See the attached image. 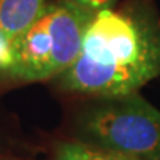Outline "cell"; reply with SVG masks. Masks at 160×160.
Masks as SVG:
<instances>
[{"mask_svg":"<svg viewBox=\"0 0 160 160\" xmlns=\"http://www.w3.org/2000/svg\"><path fill=\"white\" fill-rule=\"evenodd\" d=\"M160 77V31L111 11L97 12L74 64L58 76L64 89L99 98L123 97Z\"/></svg>","mask_w":160,"mask_h":160,"instance_id":"1","label":"cell"},{"mask_svg":"<svg viewBox=\"0 0 160 160\" xmlns=\"http://www.w3.org/2000/svg\"><path fill=\"white\" fill-rule=\"evenodd\" d=\"M93 15L73 0L46 3L34 22L11 42V64L5 74L24 82L62 74L79 58Z\"/></svg>","mask_w":160,"mask_h":160,"instance_id":"2","label":"cell"},{"mask_svg":"<svg viewBox=\"0 0 160 160\" xmlns=\"http://www.w3.org/2000/svg\"><path fill=\"white\" fill-rule=\"evenodd\" d=\"M76 139L138 160H160V111L138 93L99 98L79 113Z\"/></svg>","mask_w":160,"mask_h":160,"instance_id":"3","label":"cell"},{"mask_svg":"<svg viewBox=\"0 0 160 160\" xmlns=\"http://www.w3.org/2000/svg\"><path fill=\"white\" fill-rule=\"evenodd\" d=\"M45 5V0H0V39L11 43L34 22Z\"/></svg>","mask_w":160,"mask_h":160,"instance_id":"4","label":"cell"},{"mask_svg":"<svg viewBox=\"0 0 160 160\" xmlns=\"http://www.w3.org/2000/svg\"><path fill=\"white\" fill-rule=\"evenodd\" d=\"M53 160H138L114 151L93 147L82 141L64 142L57 148Z\"/></svg>","mask_w":160,"mask_h":160,"instance_id":"5","label":"cell"},{"mask_svg":"<svg viewBox=\"0 0 160 160\" xmlns=\"http://www.w3.org/2000/svg\"><path fill=\"white\" fill-rule=\"evenodd\" d=\"M73 2L77 3V5H80L82 8L88 9V11L97 13V12L102 11V9L110 8V5H111L113 0H73Z\"/></svg>","mask_w":160,"mask_h":160,"instance_id":"6","label":"cell"},{"mask_svg":"<svg viewBox=\"0 0 160 160\" xmlns=\"http://www.w3.org/2000/svg\"><path fill=\"white\" fill-rule=\"evenodd\" d=\"M11 64V43L0 39V73H5Z\"/></svg>","mask_w":160,"mask_h":160,"instance_id":"7","label":"cell"},{"mask_svg":"<svg viewBox=\"0 0 160 160\" xmlns=\"http://www.w3.org/2000/svg\"><path fill=\"white\" fill-rule=\"evenodd\" d=\"M2 137H3V135H2V132H0V151L3 150V148H2Z\"/></svg>","mask_w":160,"mask_h":160,"instance_id":"8","label":"cell"}]
</instances>
